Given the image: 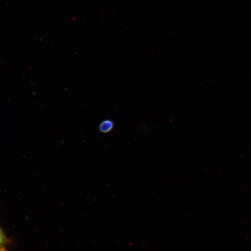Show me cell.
I'll use <instances>...</instances> for the list:
<instances>
[{
	"label": "cell",
	"mask_w": 251,
	"mask_h": 251,
	"mask_svg": "<svg viewBox=\"0 0 251 251\" xmlns=\"http://www.w3.org/2000/svg\"><path fill=\"white\" fill-rule=\"evenodd\" d=\"M115 122L112 119H106L101 122L99 125L98 129L100 133L108 134L114 129Z\"/></svg>",
	"instance_id": "cell-1"
},
{
	"label": "cell",
	"mask_w": 251,
	"mask_h": 251,
	"mask_svg": "<svg viewBox=\"0 0 251 251\" xmlns=\"http://www.w3.org/2000/svg\"><path fill=\"white\" fill-rule=\"evenodd\" d=\"M7 243V239L6 238L4 232L2 230V229L0 228V250L4 249V247L6 244Z\"/></svg>",
	"instance_id": "cell-2"
}]
</instances>
